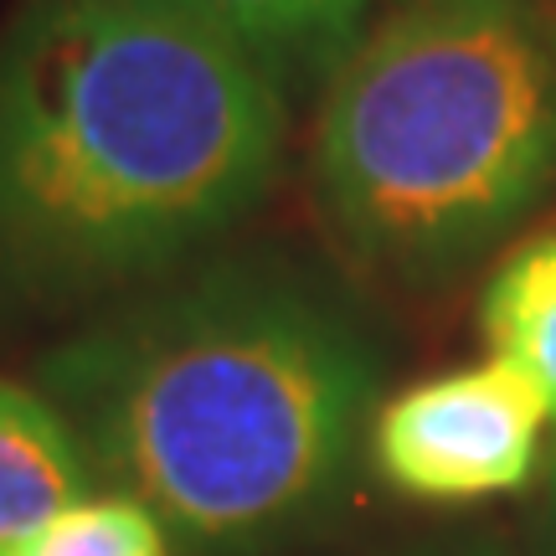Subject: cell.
<instances>
[{"mask_svg": "<svg viewBox=\"0 0 556 556\" xmlns=\"http://www.w3.org/2000/svg\"><path fill=\"white\" fill-rule=\"evenodd\" d=\"M381 377L356 299L283 248H217L37 366L93 479L144 505L176 556L315 541L371 458Z\"/></svg>", "mask_w": 556, "mask_h": 556, "instance_id": "obj_1", "label": "cell"}, {"mask_svg": "<svg viewBox=\"0 0 556 556\" xmlns=\"http://www.w3.org/2000/svg\"><path fill=\"white\" fill-rule=\"evenodd\" d=\"M289 93L155 0L0 26V315H99L217 253L278 186Z\"/></svg>", "mask_w": 556, "mask_h": 556, "instance_id": "obj_2", "label": "cell"}, {"mask_svg": "<svg viewBox=\"0 0 556 556\" xmlns=\"http://www.w3.org/2000/svg\"><path fill=\"white\" fill-rule=\"evenodd\" d=\"M309 176L361 268L464 274L556 197V0H402L325 83Z\"/></svg>", "mask_w": 556, "mask_h": 556, "instance_id": "obj_3", "label": "cell"}, {"mask_svg": "<svg viewBox=\"0 0 556 556\" xmlns=\"http://www.w3.org/2000/svg\"><path fill=\"white\" fill-rule=\"evenodd\" d=\"M552 407L510 361L458 366L381 402L371 464L413 500L464 505L520 490L541 454Z\"/></svg>", "mask_w": 556, "mask_h": 556, "instance_id": "obj_4", "label": "cell"}, {"mask_svg": "<svg viewBox=\"0 0 556 556\" xmlns=\"http://www.w3.org/2000/svg\"><path fill=\"white\" fill-rule=\"evenodd\" d=\"M176 16L238 41L248 58H258L278 78L283 93L309 83H330L345 52L366 37L371 0H155Z\"/></svg>", "mask_w": 556, "mask_h": 556, "instance_id": "obj_5", "label": "cell"}, {"mask_svg": "<svg viewBox=\"0 0 556 556\" xmlns=\"http://www.w3.org/2000/svg\"><path fill=\"white\" fill-rule=\"evenodd\" d=\"M93 490L78 438L41 387L0 381V552Z\"/></svg>", "mask_w": 556, "mask_h": 556, "instance_id": "obj_6", "label": "cell"}, {"mask_svg": "<svg viewBox=\"0 0 556 556\" xmlns=\"http://www.w3.org/2000/svg\"><path fill=\"white\" fill-rule=\"evenodd\" d=\"M479 330L500 361L536 381L556 417V232L520 242L479 299Z\"/></svg>", "mask_w": 556, "mask_h": 556, "instance_id": "obj_7", "label": "cell"}, {"mask_svg": "<svg viewBox=\"0 0 556 556\" xmlns=\"http://www.w3.org/2000/svg\"><path fill=\"white\" fill-rule=\"evenodd\" d=\"M0 556H176V546L129 495H88Z\"/></svg>", "mask_w": 556, "mask_h": 556, "instance_id": "obj_8", "label": "cell"}]
</instances>
